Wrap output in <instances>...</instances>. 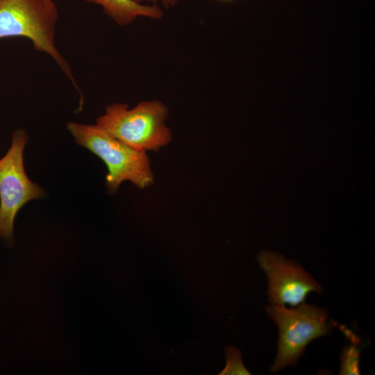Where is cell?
<instances>
[{"instance_id": "8992f818", "label": "cell", "mask_w": 375, "mask_h": 375, "mask_svg": "<svg viewBox=\"0 0 375 375\" xmlns=\"http://www.w3.org/2000/svg\"><path fill=\"white\" fill-rule=\"evenodd\" d=\"M258 260L267 278V294L272 304L295 307L305 302L310 292L320 294L323 290L301 265L278 253L263 251L258 256Z\"/></svg>"}, {"instance_id": "30bf717a", "label": "cell", "mask_w": 375, "mask_h": 375, "mask_svg": "<svg viewBox=\"0 0 375 375\" xmlns=\"http://www.w3.org/2000/svg\"><path fill=\"white\" fill-rule=\"evenodd\" d=\"M179 0H144L151 4H156L162 6L165 8H169L176 6L178 3Z\"/></svg>"}, {"instance_id": "5b68a950", "label": "cell", "mask_w": 375, "mask_h": 375, "mask_svg": "<svg viewBox=\"0 0 375 375\" xmlns=\"http://www.w3.org/2000/svg\"><path fill=\"white\" fill-rule=\"evenodd\" d=\"M24 129H16L6 155L0 159V237L13 243L14 221L27 202L42 198L44 190L28 177L24 166V151L28 141Z\"/></svg>"}, {"instance_id": "9c48e42d", "label": "cell", "mask_w": 375, "mask_h": 375, "mask_svg": "<svg viewBox=\"0 0 375 375\" xmlns=\"http://www.w3.org/2000/svg\"><path fill=\"white\" fill-rule=\"evenodd\" d=\"M360 351L356 344L346 346L341 354L340 374H360L359 360Z\"/></svg>"}, {"instance_id": "8fae6325", "label": "cell", "mask_w": 375, "mask_h": 375, "mask_svg": "<svg viewBox=\"0 0 375 375\" xmlns=\"http://www.w3.org/2000/svg\"><path fill=\"white\" fill-rule=\"evenodd\" d=\"M217 1H222V2H231V1H233L235 0H217Z\"/></svg>"}, {"instance_id": "6da1fadb", "label": "cell", "mask_w": 375, "mask_h": 375, "mask_svg": "<svg viewBox=\"0 0 375 375\" xmlns=\"http://www.w3.org/2000/svg\"><path fill=\"white\" fill-rule=\"evenodd\" d=\"M67 128L77 144L97 155L106 164V186L110 194L116 193L126 181L140 189L153 183L154 176L147 151L129 147L96 124L69 122Z\"/></svg>"}, {"instance_id": "ba28073f", "label": "cell", "mask_w": 375, "mask_h": 375, "mask_svg": "<svg viewBox=\"0 0 375 375\" xmlns=\"http://www.w3.org/2000/svg\"><path fill=\"white\" fill-rule=\"evenodd\" d=\"M226 367L219 374V375L239 374L249 375L251 373L244 367L242 360L240 351L232 345L225 349Z\"/></svg>"}, {"instance_id": "7a4b0ae2", "label": "cell", "mask_w": 375, "mask_h": 375, "mask_svg": "<svg viewBox=\"0 0 375 375\" xmlns=\"http://www.w3.org/2000/svg\"><path fill=\"white\" fill-rule=\"evenodd\" d=\"M58 19V11L53 0H0V40L28 38L35 50L56 62L81 92L69 62L56 44Z\"/></svg>"}, {"instance_id": "7c38bea8", "label": "cell", "mask_w": 375, "mask_h": 375, "mask_svg": "<svg viewBox=\"0 0 375 375\" xmlns=\"http://www.w3.org/2000/svg\"><path fill=\"white\" fill-rule=\"evenodd\" d=\"M135 1H136L138 2H142V3H143V1H144V0H135Z\"/></svg>"}, {"instance_id": "277c9868", "label": "cell", "mask_w": 375, "mask_h": 375, "mask_svg": "<svg viewBox=\"0 0 375 375\" xmlns=\"http://www.w3.org/2000/svg\"><path fill=\"white\" fill-rule=\"evenodd\" d=\"M266 312L278 328L277 353L271 372L296 365L306 346L328 334L333 327L326 309L306 302L292 308L271 303Z\"/></svg>"}, {"instance_id": "52a82bcc", "label": "cell", "mask_w": 375, "mask_h": 375, "mask_svg": "<svg viewBox=\"0 0 375 375\" xmlns=\"http://www.w3.org/2000/svg\"><path fill=\"white\" fill-rule=\"evenodd\" d=\"M100 6L119 26H127L139 17L160 19L163 10L159 5L143 3L135 0H85Z\"/></svg>"}, {"instance_id": "3957f363", "label": "cell", "mask_w": 375, "mask_h": 375, "mask_svg": "<svg viewBox=\"0 0 375 375\" xmlns=\"http://www.w3.org/2000/svg\"><path fill=\"white\" fill-rule=\"evenodd\" d=\"M169 110L159 100H147L130 108L114 103L99 117L96 125L129 147L139 151H156L172 140L166 121Z\"/></svg>"}]
</instances>
